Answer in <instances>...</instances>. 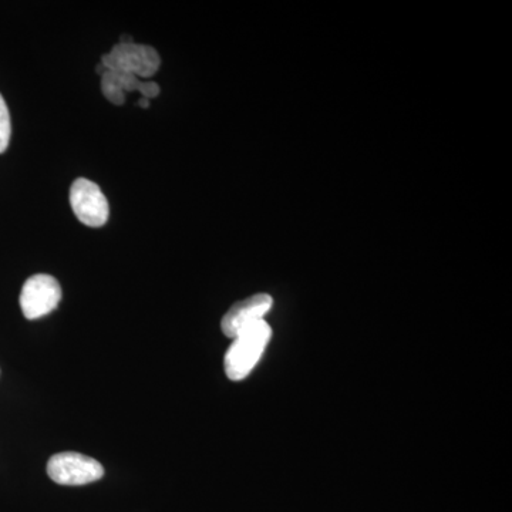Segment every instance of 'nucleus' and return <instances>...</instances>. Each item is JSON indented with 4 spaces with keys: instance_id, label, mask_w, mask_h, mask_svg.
Here are the masks:
<instances>
[{
    "instance_id": "nucleus-1",
    "label": "nucleus",
    "mask_w": 512,
    "mask_h": 512,
    "mask_svg": "<svg viewBox=\"0 0 512 512\" xmlns=\"http://www.w3.org/2000/svg\"><path fill=\"white\" fill-rule=\"evenodd\" d=\"M272 329L265 320L239 333L225 355V373L232 382H239L249 376L264 355L271 340Z\"/></svg>"
},
{
    "instance_id": "nucleus-2",
    "label": "nucleus",
    "mask_w": 512,
    "mask_h": 512,
    "mask_svg": "<svg viewBox=\"0 0 512 512\" xmlns=\"http://www.w3.org/2000/svg\"><path fill=\"white\" fill-rule=\"evenodd\" d=\"M101 64L106 70L133 74L140 80L150 79L160 69L161 57L151 46L117 43L110 53L101 56Z\"/></svg>"
},
{
    "instance_id": "nucleus-9",
    "label": "nucleus",
    "mask_w": 512,
    "mask_h": 512,
    "mask_svg": "<svg viewBox=\"0 0 512 512\" xmlns=\"http://www.w3.org/2000/svg\"><path fill=\"white\" fill-rule=\"evenodd\" d=\"M150 101L151 100L141 97V99L137 101V106L143 107V109H148V107H150Z\"/></svg>"
},
{
    "instance_id": "nucleus-3",
    "label": "nucleus",
    "mask_w": 512,
    "mask_h": 512,
    "mask_svg": "<svg viewBox=\"0 0 512 512\" xmlns=\"http://www.w3.org/2000/svg\"><path fill=\"white\" fill-rule=\"evenodd\" d=\"M47 474L60 485H86L103 478L104 468L92 457L66 451L50 458Z\"/></svg>"
},
{
    "instance_id": "nucleus-4",
    "label": "nucleus",
    "mask_w": 512,
    "mask_h": 512,
    "mask_svg": "<svg viewBox=\"0 0 512 512\" xmlns=\"http://www.w3.org/2000/svg\"><path fill=\"white\" fill-rule=\"evenodd\" d=\"M62 301V286L52 275L30 276L20 293V308L26 319L35 320L49 315Z\"/></svg>"
},
{
    "instance_id": "nucleus-7",
    "label": "nucleus",
    "mask_w": 512,
    "mask_h": 512,
    "mask_svg": "<svg viewBox=\"0 0 512 512\" xmlns=\"http://www.w3.org/2000/svg\"><path fill=\"white\" fill-rule=\"evenodd\" d=\"M140 92L144 99H154L160 94V86L154 82H141L133 74L113 72L107 70L101 76V93L114 106H123L126 103V94Z\"/></svg>"
},
{
    "instance_id": "nucleus-5",
    "label": "nucleus",
    "mask_w": 512,
    "mask_h": 512,
    "mask_svg": "<svg viewBox=\"0 0 512 512\" xmlns=\"http://www.w3.org/2000/svg\"><path fill=\"white\" fill-rule=\"evenodd\" d=\"M70 205L77 220L87 227L100 228L109 221L110 207L99 185L77 178L70 188Z\"/></svg>"
},
{
    "instance_id": "nucleus-6",
    "label": "nucleus",
    "mask_w": 512,
    "mask_h": 512,
    "mask_svg": "<svg viewBox=\"0 0 512 512\" xmlns=\"http://www.w3.org/2000/svg\"><path fill=\"white\" fill-rule=\"evenodd\" d=\"M272 305L274 299L268 293H256L244 301L235 303L221 320L222 332L227 338H237L245 329L265 320V315L271 311Z\"/></svg>"
},
{
    "instance_id": "nucleus-8",
    "label": "nucleus",
    "mask_w": 512,
    "mask_h": 512,
    "mask_svg": "<svg viewBox=\"0 0 512 512\" xmlns=\"http://www.w3.org/2000/svg\"><path fill=\"white\" fill-rule=\"evenodd\" d=\"M10 136H12V123H10L8 104L0 94V154L8 150Z\"/></svg>"
}]
</instances>
